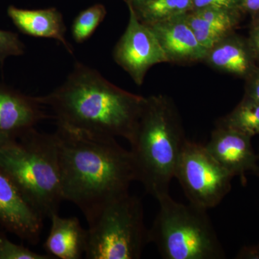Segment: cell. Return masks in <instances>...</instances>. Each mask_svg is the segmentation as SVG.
Returning a JSON list of instances; mask_svg holds the SVG:
<instances>
[{
  "label": "cell",
  "mask_w": 259,
  "mask_h": 259,
  "mask_svg": "<svg viewBox=\"0 0 259 259\" xmlns=\"http://www.w3.org/2000/svg\"><path fill=\"white\" fill-rule=\"evenodd\" d=\"M251 137L236 130L218 125L205 147L233 177L245 182L247 172L258 168V156L251 145Z\"/></svg>",
  "instance_id": "8fae6325"
},
{
  "label": "cell",
  "mask_w": 259,
  "mask_h": 259,
  "mask_svg": "<svg viewBox=\"0 0 259 259\" xmlns=\"http://www.w3.org/2000/svg\"><path fill=\"white\" fill-rule=\"evenodd\" d=\"M0 170L42 219L59 213L64 201L55 134L35 128L0 146Z\"/></svg>",
  "instance_id": "277c9868"
},
{
  "label": "cell",
  "mask_w": 259,
  "mask_h": 259,
  "mask_svg": "<svg viewBox=\"0 0 259 259\" xmlns=\"http://www.w3.org/2000/svg\"><path fill=\"white\" fill-rule=\"evenodd\" d=\"M187 140L173 106L163 97L146 99L131 144L136 173L146 192L157 200L169 194L177 162Z\"/></svg>",
  "instance_id": "3957f363"
},
{
  "label": "cell",
  "mask_w": 259,
  "mask_h": 259,
  "mask_svg": "<svg viewBox=\"0 0 259 259\" xmlns=\"http://www.w3.org/2000/svg\"><path fill=\"white\" fill-rule=\"evenodd\" d=\"M136 6L140 20L150 25L182 16L193 6V0H148Z\"/></svg>",
  "instance_id": "2e32d148"
},
{
  "label": "cell",
  "mask_w": 259,
  "mask_h": 259,
  "mask_svg": "<svg viewBox=\"0 0 259 259\" xmlns=\"http://www.w3.org/2000/svg\"><path fill=\"white\" fill-rule=\"evenodd\" d=\"M25 47L15 32L0 30V64L10 56L23 55Z\"/></svg>",
  "instance_id": "ffe728a7"
},
{
  "label": "cell",
  "mask_w": 259,
  "mask_h": 259,
  "mask_svg": "<svg viewBox=\"0 0 259 259\" xmlns=\"http://www.w3.org/2000/svg\"><path fill=\"white\" fill-rule=\"evenodd\" d=\"M8 14L20 32L35 37L54 39L73 55L72 47L66 38V27L62 14L56 8L25 10L10 6Z\"/></svg>",
  "instance_id": "4fadbf2b"
},
{
  "label": "cell",
  "mask_w": 259,
  "mask_h": 259,
  "mask_svg": "<svg viewBox=\"0 0 259 259\" xmlns=\"http://www.w3.org/2000/svg\"><path fill=\"white\" fill-rule=\"evenodd\" d=\"M0 259H53L50 255L35 253L23 245L16 244L0 231Z\"/></svg>",
  "instance_id": "d6986e66"
},
{
  "label": "cell",
  "mask_w": 259,
  "mask_h": 259,
  "mask_svg": "<svg viewBox=\"0 0 259 259\" xmlns=\"http://www.w3.org/2000/svg\"><path fill=\"white\" fill-rule=\"evenodd\" d=\"M243 7L250 11L259 10V0H243Z\"/></svg>",
  "instance_id": "cb8c5ba5"
},
{
  "label": "cell",
  "mask_w": 259,
  "mask_h": 259,
  "mask_svg": "<svg viewBox=\"0 0 259 259\" xmlns=\"http://www.w3.org/2000/svg\"><path fill=\"white\" fill-rule=\"evenodd\" d=\"M36 97L0 85V146L18 139L47 118Z\"/></svg>",
  "instance_id": "30bf717a"
},
{
  "label": "cell",
  "mask_w": 259,
  "mask_h": 259,
  "mask_svg": "<svg viewBox=\"0 0 259 259\" xmlns=\"http://www.w3.org/2000/svg\"><path fill=\"white\" fill-rule=\"evenodd\" d=\"M157 201L159 210L148 234L162 258H226L207 209L177 202L169 194Z\"/></svg>",
  "instance_id": "5b68a950"
},
{
  "label": "cell",
  "mask_w": 259,
  "mask_h": 259,
  "mask_svg": "<svg viewBox=\"0 0 259 259\" xmlns=\"http://www.w3.org/2000/svg\"><path fill=\"white\" fill-rule=\"evenodd\" d=\"M218 125L236 130L251 138L259 135V102L247 97Z\"/></svg>",
  "instance_id": "e0dca14e"
},
{
  "label": "cell",
  "mask_w": 259,
  "mask_h": 259,
  "mask_svg": "<svg viewBox=\"0 0 259 259\" xmlns=\"http://www.w3.org/2000/svg\"><path fill=\"white\" fill-rule=\"evenodd\" d=\"M50 220V232L44 244L47 254L53 259L82 258L88 247V229L76 217L62 218L58 213Z\"/></svg>",
  "instance_id": "5bb4252c"
},
{
  "label": "cell",
  "mask_w": 259,
  "mask_h": 259,
  "mask_svg": "<svg viewBox=\"0 0 259 259\" xmlns=\"http://www.w3.org/2000/svg\"><path fill=\"white\" fill-rule=\"evenodd\" d=\"M127 5L128 24L116 45L114 59L131 75L135 82L141 85L151 66L169 59L154 32L140 20L131 2H127Z\"/></svg>",
  "instance_id": "ba28073f"
},
{
  "label": "cell",
  "mask_w": 259,
  "mask_h": 259,
  "mask_svg": "<svg viewBox=\"0 0 259 259\" xmlns=\"http://www.w3.org/2000/svg\"><path fill=\"white\" fill-rule=\"evenodd\" d=\"M247 97L250 100L259 102V74L248 89V97Z\"/></svg>",
  "instance_id": "603a6c76"
},
{
  "label": "cell",
  "mask_w": 259,
  "mask_h": 259,
  "mask_svg": "<svg viewBox=\"0 0 259 259\" xmlns=\"http://www.w3.org/2000/svg\"><path fill=\"white\" fill-rule=\"evenodd\" d=\"M237 259H259V244L243 246L236 255Z\"/></svg>",
  "instance_id": "7402d4cb"
},
{
  "label": "cell",
  "mask_w": 259,
  "mask_h": 259,
  "mask_svg": "<svg viewBox=\"0 0 259 259\" xmlns=\"http://www.w3.org/2000/svg\"><path fill=\"white\" fill-rule=\"evenodd\" d=\"M253 175H255V176L258 177L259 178V166L253 172Z\"/></svg>",
  "instance_id": "4316f807"
},
{
  "label": "cell",
  "mask_w": 259,
  "mask_h": 259,
  "mask_svg": "<svg viewBox=\"0 0 259 259\" xmlns=\"http://www.w3.org/2000/svg\"><path fill=\"white\" fill-rule=\"evenodd\" d=\"M236 3V0H193V5L197 9L216 8L230 10Z\"/></svg>",
  "instance_id": "44dd1931"
},
{
  "label": "cell",
  "mask_w": 259,
  "mask_h": 259,
  "mask_svg": "<svg viewBox=\"0 0 259 259\" xmlns=\"http://www.w3.org/2000/svg\"><path fill=\"white\" fill-rule=\"evenodd\" d=\"M206 59L214 67L238 75H244L250 68L248 53L239 42L223 39L208 51Z\"/></svg>",
  "instance_id": "9a60e30c"
},
{
  "label": "cell",
  "mask_w": 259,
  "mask_h": 259,
  "mask_svg": "<svg viewBox=\"0 0 259 259\" xmlns=\"http://www.w3.org/2000/svg\"><path fill=\"white\" fill-rule=\"evenodd\" d=\"M54 134L64 201L74 204L85 219L108 201L129 192L136 181L134 161L115 138L61 125Z\"/></svg>",
  "instance_id": "6da1fadb"
},
{
  "label": "cell",
  "mask_w": 259,
  "mask_h": 259,
  "mask_svg": "<svg viewBox=\"0 0 259 259\" xmlns=\"http://www.w3.org/2000/svg\"><path fill=\"white\" fill-rule=\"evenodd\" d=\"M233 177L205 146L186 141L177 162L175 178L190 203L207 210L219 205L231 190Z\"/></svg>",
  "instance_id": "52a82bcc"
},
{
  "label": "cell",
  "mask_w": 259,
  "mask_h": 259,
  "mask_svg": "<svg viewBox=\"0 0 259 259\" xmlns=\"http://www.w3.org/2000/svg\"><path fill=\"white\" fill-rule=\"evenodd\" d=\"M106 14V9L101 4L93 5L81 12L71 25V35L75 42L82 44L93 36Z\"/></svg>",
  "instance_id": "ac0fdd59"
},
{
  "label": "cell",
  "mask_w": 259,
  "mask_h": 259,
  "mask_svg": "<svg viewBox=\"0 0 259 259\" xmlns=\"http://www.w3.org/2000/svg\"><path fill=\"white\" fill-rule=\"evenodd\" d=\"M88 259H139L150 243L144 205L130 192L108 201L87 220Z\"/></svg>",
  "instance_id": "8992f818"
},
{
  "label": "cell",
  "mask_w": 259,
  "mask_h": 259,
  "mask_svg": "<svg viewBox=\"0 0 259 259\" xmlns=\"http://www.w3.org/2000/svg\"><path fill=\"white\" fill-rule=\"evenodd\" d=\"M135 4L139 5L141 3H144L145 2L148 1V0H134Z\"/></svg>",
  "instance_id": "484cf974"
},
{
  "label": "cell",
  "mask_w": 259,
  "mask_h": 259,
  "mask_svg": "<svg viewBox=\"0 0 259 259\" xmlns=\"http://www.w3.org/2000/svg\"><path fill=\"white\" fill-rule=\"evenodd\" d=\"M54 112L56 125L131 141L142 112L144 97L127 93L97 70L76 61L62 85L36 97Z\"/></svg>",
  "instance_id": "7a4b0ae2"
},
{
  "label": "cell",
  "mask_w": 259,
  "mask_h": 259,
  "mask_svg": "<svg viewBox=\"0 0 259 259\" xmlns=\"http://www.w3.org/2000/svg\"><path fill=\"white\" fill-rule=\"evenodd\" d=\"M184 15L148 26L156 34L169 61H195L205 59L207 51L200 45Z\"/></svg>",
  "instance_id": "7c38bea8"
},
{
  "label": "cell",
  "mask_w": 259,
  "mask_h": 259,
  "mask_svg": "<svg viewBox=\"0 0 259 259\" xmlns=\"http://www.w3.org/2000/svg\"><path fill=\"white\" fill-rule=\"evenodd\" d=\"M42 221L14 183L0 170V226L36 245L41 236Z\"/></svg>",
  "instance_id": "9c48e42d"
},
{
  "label": "cell",
  "mask_w": 259,
  "mask_h": 259,
  "mask_svg": "<svg viewBox=\"0 0 259 259\" xmlns=\"http://www.w3.org/2000/svg\"><path fill=\"white\" fill-rule=\"evenodd\" d=\"M258 159H259V154H258Z\"/></svg>",
  "instance_id": "83f0119b"
},
{
  "label": "cell",
  "mask_w": 259,
  "mask_h": 259,
  "mask_svg": "<svg viewBox=\"0 0 259 259\" xmlns=\"http://www.w3.org/2000/svg\"><path fill=\"white\" fill-rule=\"evenodd\" d=\"M252 42L255 50L259 54V28L255 29L252 35Z\"/></svg>",
  "instance_id": "d4e9b609"
}]
</instances>
